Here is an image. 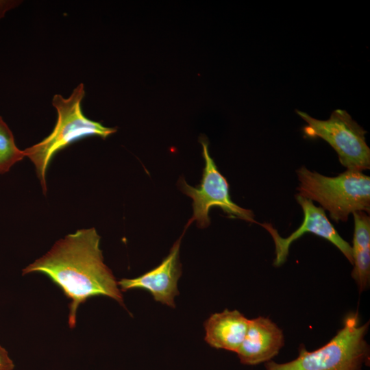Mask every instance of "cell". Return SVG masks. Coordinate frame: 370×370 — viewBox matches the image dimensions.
Returning a JSON list of instances; mask_svg holds the SVG:
<instances>
[{
  "instance_id": "6da1fadb",
  "label": "cell",
  "mask_w": 370,
  "mask_h": 370,
  "mask_svg": "<svg viewBox=\"0 0 370 370\" xmlns=\"http://www.w3.org/2000/svg\"><path fill=\"white\" fill-rule=\"evenodd\" d=\"M100 239L94 227L77 230L23 270V275L45 274L70 299V328L75 327L78 307L90 297H108L125 307L118 281L103 262Z\"/></svg>"
},
{
  "instance_id": "7a4b0ae2",
  "label": "cell",
  "mask_w": 370,
  "mask_h": 370,
  "mask_svg": "<svg viewBox=\"0 0 370 370\" xmlns=\"http://www.w3.org/2000/svg\"><path fill=\"white\" fill-rule=\"evenodd\" d=\"M86 91L83 83L78 84L67 98L56 94L52 106L57 119L52 132L39 143L24 149L26 158L34 164L44 194L47 193L46 174L53 156L71 143L88 136L106 138L116 132L85 116L82 101Z\"/></svg>"
},
{
  "instance_id": "3957f363",
  "label": "cell",
  "mask_w": 370,
  "mask_h": 370,
  "mask_svg": "<svg viewBox=\"0 0 370 370\" xmlns=\"http://www.w3.org/2000/svg\"><path fill=\"white\" fill-rule=\"evenodd\" d=\"M369 323H360L358 312L344 319L343 328L325 345L312 352L304 347L289 362H265L266 370H362L369 362V346L365 340Z\"/></svg>"
},
{
  "instance_id": "277c9868",
  "label": "cell",
  "mask_w": 370,
  "mask_h": 370,
  "mask_svg": "<svg viewBox=\"0 0 370 370\" xmlns=\"http://www.w3.org/2000/svg\"><path fill=\"white\" fill-rule=\"evenodd\" d=\"M299 195L318 202L332 219L346 221L356 211H370V177L362 171L347 170L328 177L305 166L297 170Z\"/></svg>"
},
{
  "instance_id": "5b68a950",
  "label": "cell",
  "mask_w": 370,
  "mask_h": 370,
  "mask_svg": "<svg viewBox=\"0 0 370 370\" xmlns=\"http://www.w3.org/2000/svg\"><path fill=\"white\" fill-rule=\"evenodd\" d=\"M306 125L303 128L308 138H320L336 151L341 164L347 170L362 171L370 168V149L365 140V131L349 113L334 110L328 120L316 119L304 112L296 110Z\"/></svg>"
},
{
  "instance_id": "8992f818",
  "label": "cell",
  "mask_w": 370,
  "mask_h": 370,
  "mask_svg": "<svg viewBox=\"0 0 370 370\" xmlns=\"http://www.w3.org/2000/svg\"><path fill=\"white\" fill-rule=\"evenodd\" d=\"M200 142L205 161L201 183L193 187L183 178L180 180L181 190L193 199V214L186 228L193 221L200 228L208 227L210 223L209 210L214 206L221 208L230 217L260 224L254 220L251 210L240 207L231 199L227 181L211 158L207 140Z\"/></svg>"
},
{
  "instance_id": "52a82bcc",
  "label": "cell",
  "mask_w": 370,
  "mask_h": 370,
  "mask_svg": "<svg viewBox=\"0 0 370 370\" xmlns=\"http://www.w3.org/2000/svg\"><path fill=\"white\" fill-rule=\"evenodd\" d=\"M295 199L304 212V221L301 225L288 236L283 238L278 230L269 223H260L271 234L275 245L273 265L280 267L288 257L291 245L304 233H311L322 237L335 245L353 264L352 246L337 232L328 220L325 212L321 207L316 206L311 200L297 194Z\"/></svg>"
},
{
  "instance_id": "ba28073f",
  "label": "cell",
  "mask_w": 370,
  "mask_h": 370,
  "mask_svg": "<svg viewBox=\"0 0 370 370\" xmlns=\"http://www.w3.org/2000/svg\"><path fill=\"white\" fill-rule=\"evenodd\" d=\"M182 236L158 266L139 277L118 281L121 291L143 289L149 291L156 301L175 308V298L180 294L177 282L182 274L180 248Z\"/></svg>"
},
{
  "instance_id": "9c48e42d",
  "label": "cell",
  "mask_w": 370,
  "mask_h": 370,
  "mask_svg": "<svg viewBox=\"0 0 370 370\" xmlns=\"http://www.w3.org/2000/svg\"><path fill=\"white\" fill-rule=\"evenodd\" d=\"M284 345L282 330L269 318L249 319L244 340L236 352L246 365L267 362L275 357Z\"/></svg>"
},
{
  "instance_id": "30bf717a",
  "label": "cell",
  "mask_w": 370,
  "mask_h": 370,
  "mask_svg": "<svg viewBox=\"0 0 370 370\" xmlns=\"http://www.w3.org/2000/svg\"><path fill=\"white\" fill-rule=\"evenodd\" d=\"M249 321L236 310L214 313L204 323L205 341L214 348L236 352L244 340Z\"/></svg>"
},
{
  "instance_id": "8fae6325",
  "label": "cell",
  "mask_w": 370,
  "mask_h": 370,
  "mask_svg": "<svg viewBox=\"0 0 370 370\" xmlns=\"http://www.w3.org/2000/svg\"><path fill=\"white\" fill-rule=\"evenodd\" d=\"M24 158V151L16 146L11 130L0 116V174L8 172Z\"/></svg>"
},
{
  "instance_id": "7c38bea8",
  "label": "cell",
  "mask_w": 370,
  "mask_h": 370,
  "mask_svg": "<svg viewBox=\"0 0 370 370\" xmlns=\"http://www.w3.org/2000/svg\"><path fill=\"white\" fill-rule=\"evenodd\" d=\"M354 269L352 277L355 280L359 291L368 287L370 281V248L352 250Z\"/></svg>"
},
{
  "instance_id": "4fadbf2b",
  "label": "cell",
  "mask_w": 370,
  "mask_h": 370,
  "mask_svg": "<svg viewBox=\"0 0 370 370\" xmlns=\"http://www.w3.org/2000/svg\"><path fill=\"white\" fill-rule=\"evenodd\" d=\"M352 214L354 219L352 250L370 248L369 216L365 211H356Z\"/></svg>"
},
{
  "instance_id": "5bb4252c",
  "label": "cell",
  "mask_w": 370,
  "mask_h": 370,
  "mask_svg": "<svg viewBox=\"0 0 370 370\" xmlns=\"http://www.w3.org/2000/svg\"><path fill=\"white\" fill-rule=\"evenodd\" d=\"M14 363L8 352L0 345V370H13Z\"/></svg>"
},
{
  "instance_id": "9a60e30c",
  "label": "cell",
  "mask_w": 370,
  "mask_h": 370,
  "mask_svg": "<svg viewBox=\"0 0 370 370\" xmlns=\"http://www.w3.org/2000/svg\"><path fill=\"white\" fill-rule=\"evenodd\" d=\"M22 2L21 0H0V20L7 12L18 7Z\"/></svg>"
}]
</instances>
